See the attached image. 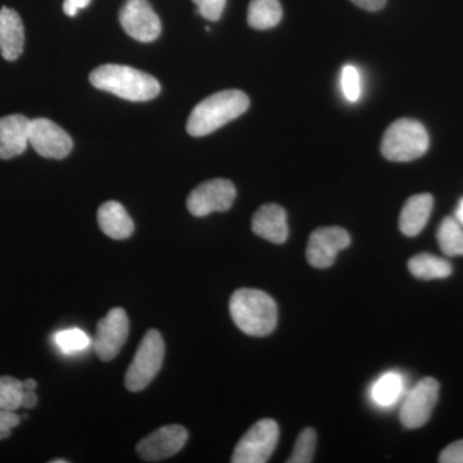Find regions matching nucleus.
<instances>
[{
  "label": "nucleus",
  "instance_id": "f257e3e1",
  "mask_svg": "<svg viewBox=\"0 0 463 463\" xmlns=\"http://www.w3.org/2000/svg\"><path fill=\"white\" fill-rule=\"evenodd\" d=\"M90 80L97 90L109 91L120 99L145 102L156 99L161 85L156 79L133 67L108 63L90 72Z\"/></svg>",
  "mask_w": 463,
  "mask_h": 463
},
{
  "label": "nucleus",
  "instance_id": "f03ea898",
  "mask_svg": "<svg viewBox=\"0 0 463 463\" xmlns=\"http://www.w3.org/2000/svg\"><path fill=\"white\" fill-rule=\"evenodd\" d=\"M249 106V97L243 91H218L194 106L188 118L187 132L192 137H205L240 118Z\"/></svg>",
  "mask_w": 463,
  "mask_h": 463
},
{
  "label": "nucleus",
  "instance_id": "7ed1b4c3",
  "mask_svg": "<svg viewBox=\"0 0 463 463\" xmlns=\"http://www.w3.org/2000/svg\"><path fill=\"white\" fill-rule=\"evenodd\" d=\"M230 312L234 325L250 336L272 334L279 321L276 301L260 289L242 288L234 292Z\"/></svg>",
  "mask_w": 463,
  "mask_h": 463
},
{
  "label": "nucleus",
  "instance_id": "20e7f679",
  "mask_svg": "<svg viewBox=\"0 0 463 463\" xmlns=\"http://www.w3.org/2000/svg\"><path fill=\"white\" fill-rule=\"evenodd\" d=\"M430 145L428 130L420 121L401 118L388 128L381 142V154L395 163H408L423 156Z\"/></svg>",
  "mask_w": 463,
  "mask_h": 463
},
{
  "label": "nucleus",
  "instance_id": "39448f33",
  "mask_svg": "<svg viewBox=\"0 0 463 463\" xmlns=\"http://www.w3.org/2000/svg\"><path fill=\"white\" fill-rule=\"evenodd\" d=\"M165 356V344L160 332L149 330L145 335L132 364L125 374V386L129 392H137L147 388L152 380L160 373Z\"/></svg>",
  "mask_w": 463,
  "mask_h": 463
},
{
  "label": "nucleus",
  "instance_id": "423d86ee",
  "mask_svg": "<svg viewBox=\"0 0 463 463\" xmlns=\"http://www.w3.org/2000/svg\"><path fill=\"white\" fill-rule=\"evenodd\" d=\"M279 428L274 420H260L243 435L231 461L233 463H265L269 461L277 444Z\"/></svg>",
  "mask_w": 463,
  "mask_h": 463
},
{
  "label": "nucleus",
  "instance_id": "0eeeda50",
  "mask_svg": "<svg viewBox=\"0 0 463 463\" xmlns=\"http://www.w3.org/2000/svg\"><path fill=\"white\" fill-rule=\"evenodd\" d=\"M236 187L228 179H210L191 192L187 207L197 218L212 213L228 212L236 200Z\"/></svg>",
  "mask_w": 463,
  "mask_h": 463
},
{
  "label": "nucleus",
  "instance_id": "6e6552de",
  "mask_svg": "<svg viewBox=\"0 0 463 463\" xmlns=\"http://www.w3.org/2000/svg\"><path fill=\"white\" fill-rule=\"evenodd\" d=\"M439 383L432 377H425L405 395L401 407V422L404 428H422L430 420L438 403Z\"/></svg>",
  "mask_w": 463,
  "mask_h": 463
},
{
  "label": "nucleus",
  "instance_id": "1a4fd4ad",
  "mask_svg": "<svg viewBox=\"0 0 463 463\" xmlns=\"http://www.w3.org/2000/svg\"><path fill=\"white\" fill-rule=\"evenodd\" d=\"M29 145L42 157L62 160L72 151V139L65 129L48 118L30 120Z\"/></svg>",
  "mask_w": 463,
  "mask_h": 463
},
{
  "label": "nucleus",
  "instance_id": "9d476101",
  "mask_svg": "<svg viewBox=\"0 0 463 463\" xmlns=\"http://www.w3.org/2000/svg\"><path fill=\"white\" fill-rule=\"evenodd\" d=\"M129 335V319L123 307L109 310L97 326L93 345L100 361L109 362L120 353Z\"/></svg>",
  "mask_w": 463,
  "mask_h": 463
},
{
  "label": "nucleus",
  "instance_id": "9b49d317",
  "mask_svg": "<svg viewBox=\"0 0 463 463\" xmlns=\"http://www.w3.org/2000/svg\"><path fill=\"white\" fill-rule=\"evenodd\" d=\"M350 242L352 239L344 228H318L307 241V263L318 269H326L335 263L340 251L349 248Z\"/></svg>",
  "mask_w": 463,
  "mask_h": 463
},
{
  "label": "nucleus",
  "instance_id": "f8f14e48",
  "mask_svg": "<svg viewBox=\"0 0 463 463\" xmlns=\"http://www.w3.org/2000/svg\"><path fill=\"white\" fill-rule=\"evenodd\" d=\"M120 24L137 42L151 43L161 33L160 18L148 0H128L120 11Z\"/></svg>",
  "mask_w": 463,
  "mask_h": 463
},
{
  "label": "nucleus",
  "instance_id": "ddd939ff",
  "mask_svg": "<svg viewBox=\"0 0 463 463\" xmlns=\"http://www.w3.org/2000/svg\"><path fill=\"white\" fill-rule=\"evenodd\" d=\"M187 440L188 432L183 426H163L139 441L137 453L146 462L163 461L176 455Z\"/></svg>",
  "mask_w": 463,
  "mask_h": 463
},
{
  "label": "nucleus",
  "instance_id": "4468645a",
  "mask_svg": "<svg viewBox=\"0 0 463 463\" xmlns=\"http://www.w3.org/2000/svg\"><path fill=\"white\" fill-rule=\"evenodd\" d=\"M29 128L26 116L14 114L0 118V158L9 160L26 151Z\"/></svg>",
  "mask_w": 463,
  "mask_h": 463
},
{
  "label": "nucleus",
  "instance_id": "2eb2a0df",
  "mask_svg": "<svg viewBox=\"0 0 463 463\" xmlns=\"http://www.w3.org/2000/svg\"><path fill=\"white\" fill-rule=\"evenodd\" d=\"M252 232L273 243L286 242L288 237V214L282 206L267 203L252 218Z\"/></svg>",
  "mask_w": 463,
  "mask_h": 463
},
{
  "label": "nucleus",
  "instance_id": "dca6fc26",
  "mask_svg": "<svg viewBox=\"0 0 463 463\" xmlns=\"http://www.w3.org/2000/svg\"><path fill=\"white\" fill-rule=\"evenodd\" d=\"M25 45V27L14 9H0V53L7 61H16Z\"/></svg>",
  "mask_w": 463,
  "mask_h": 463
},
{
  "label": "nucleus",
  "instance_id": "f3484780",
  "mask_svg": "<svg viewBox=\"0 0 463 463\" xmlns=\"http://www.w3.org/2000/svg\"><path fill=\"white\" fill-rule=\"evenodd\" d=\"M432 207L434 199L431 194H421L410 197L399 216V228L402 233L407 237L419 236L430 219Z\"/></svg>",
  "mask_w": 463,
  "mask_h": 463
},
{
  "label": "nucleus",
  "instance_id": "a211bd4d",
  "mask_svg": "<svg viewBox=\"0 0 463 463\" xmlns=\"http://www.w3.org/2000/svg\"><path fill=\"white\" fill-rule=\"evenodd\" d=\"M99 224L112 240H127L132 236L134 223L125 207L118 201H108L99 210Z\"/></svg>",
  "mask_w": 463,
  "mask_h": 463
},
{
  "label": "nucleus",
  "instance_id": "6ab92c4d",
  "mask_svg": "<svg viewBox=\"0 0 463 463\" xmlns=\"http://www.w3.org/2000/svg\"><path fill=\"white\" fill-rule=\"evenodd\" d=\"M408 269L416 279L423 281L447 279L452 274V265L446 259L421 252L408 261Z\"/></svg>",
  "mask_w": 463,
  "mask_h": 463
},
{
  "label": "nucleus",
  "instance_id": "aec40b11",
  "mask_svg": "<svg viewBox=\"0 0 463 463\" xmlns=\"http://www.w3.org/2000/svg\"><path fill=\"white\" fill-rule=\"evenodd\" d=\"M281 20L282 7L279 0H251L250 3L248 23L252 29H272Z\"/></svg>",
  "mask_w": 463,
  "mask_h": 463
},
{
  "label": "nucleus",
  "instance_id": "412c9836",
  "mask_svg": "<svg viewBox=\"0 0 463 463\" xmlns=\"http://www.w3.org/2000/svg\"><path fill=\"white\" fill-rule=\"evenodd\" d=\"M403 377L397 373L383 374L371 389L373 401L380 407H390L395 404L401 395L403 394Z\"/></svg>",
  "mask_w": 463,
  "mask_h": 463
},
{
  "label": "nucleus",
  "instance_id": "4be33fe9",
  "mask_svg": "<svg viewBox=\"0 0 463 463\" xmlns=\"http://www.w3.org/2000/svg\"><path fill=\"white\" fill-rule=\"evenodd\" d=\"M439 248L447 257H461L463 255L462 224L452 216H448L439 225L437 233Z\"/></svg>",
  "mask_w": 463,
  "mask_h": 463
},
{
  "label": "nucleus",
  "instance_id": "5701e85b",
  "mask_svg": "<svg viewBox=\"0 0 463 463\" xmlns=\"http://www.w3.org/2000/svg\"><path fill=\"white\" fill-rule=\"evenodd\" d=\"M23 381L11 376L0 377V410L16 412L23 408Z\"/></svg>",
  "mask_w": 463,
  "mask_h": 463
},
{
  "label": "nucleus",
  "instance_id": "b1692460",
  "mask_svg": "<svg viewBox=\"0 0 463 463\" xmlns=\"http://www.w3.org/2000/svg\"><path fill=\"white\" fill-rule=\"evenodd\" d=\"M54 341L63 354H75V353L83 352L91 344L90 336L79 328L58 332L54 336Z\"/></svg>",
  "mask_w": 463,
  "mask_h": 463
},
{
  "label": "nucleus",
  "instance_id": "393cba45",
  "mask_svg": "<svg viewBox=\"0 0 463 463\" xmlns=\"http://www.w3.org/2000/svg\"><path fill=\"white\" fill-rule=\"evenodd\" d=\"M317 446L315 429L307 428L298 434L288 463H309L313 461Z\"/></svg>",
  "mask_w": 463,
  "mask_h": 463
},
{
  "label": "nucleus",
  "instance_id": "a878e982",
  "mask_svg": "<svg viewBox=\"0 0 463 463\" xmlns=\"http://www.w3.org/2000/svg\"><path fill=\"white\" fill-rule=\"evenodd\" d=\"M341 90L349 102H356L361 99L362 80L358 69L353 65H345L341 70Z\"/></svg>",
  "mask_w": 463,
  "mask_h": 463
},
{
  "label": "nucleus",
  "instance_id": "bb28decb",
  "mask_svg": "<svg viewBox=\"0 0 463 463\" xmlns=\"http://www.w3.org/2000/svg\"><path fill=\"white\" fill-rule=\"evenodd\" d=\"M196 5V14L207 21H218L223 14L227 0H192Z\"/></svg>",
  "mask_w": 463,
  "mask_h": 463
},
{
  "label": "nucleus",
  "instance_id": "cd10ccee",
  "mask_svg": "<svg viewBox=\"0 0 463 463\" xmlns=\"http://www.w3.org/2000/svg\"><path fill=\"white\" fill-rule=\"evenodd\" d=\"M20 421V416L16 412L0 410V440L7 439L11 435L12 429L16 428Z\"/></svg>",
  "mask_w": 463,
  "mask_h": 463
},
{
  "label": "nucleus",
  "instance_id": "c85d7f7f",
  "mask_svg": "<svg viewBox=\"0 0 463 463\" xmlns=\"http://www.w3.org/2000/svg\"><path fill=\"white\" fill-rule=\"evenodd\" d=\"M441 463H463V439L449 444L439 456Z\"/></svg>",
  "mask_w": 463,
  "mask_h": 463
},
{
  "label": "nucleus",
  "instance_id": "c756f323",
  "mask_svg": "<svg viewBox=\"0 0 463 463\" xmlns=\"http://www.w3.org/2000/svg\"><path fill=\"white\" fill-rule=\"evenodd\" d=\"M91 0H65L63 3V12L70 17H75L79 9H83L90 5Z\"/></svg>",
  "mask_w": 463,
  "mask_h": 463
},
{
  "label": "nucleus",
  "instance_id": "7c9ffc66",
  "mask_svg": "<svg viewBox=\"0 0 463 463\" xmlns=\"http://www.w3.org/2000/svg\"><path fill=\"white\" fill-rule=\"evenodd\" d=\"M352 2L365 11L376 12L385 7L388 0H352Z\"/></svg>",
  "mask_w": 463,
  "mask_h": 463
},
{
  "label": "nucleus",
  "instance_id": "2f4dec72",
  "mask_svg": "<svg viewBox=\"0 0 463 463\" xmlns=\"http://www.w3.org/2000/svg\"><path fill=\"white\" fill-rule=\"evenodd\" d=\"M36 404H38V395L35 394V392L25 390L23 395V408L32 410Z\"/></svg>",
  "mask_w": 463,
  "mask_h": 463
},
{
  "label": "nucleus",
  "instance_id": "473e14b6",
  "mask_svg": "<svg viewBox=\"0 0 463 463\" xmlns=\"http://www.w3.org/2000/svg\"><path fill=\"white\" fill-rule=\"evenodd\" d=\"M24 390H29V392H35L36 388H38V383H36L35 380L27 379L23 381Z\"/></svg>",
  "mask_w": 463,
  "mask_h": 463
},
{
  "label": "nucleus",
  "instance_id": "72a5a7b5",
  "mask_svg": "<svg viewBox=\"0 0 463 463\" xmlns=\"http://www.w3.org/2000/svg\"><path fill=\"white\" fill-rule=\"evenodd\" d=\"M455 218L457 219V221L459 222V223H461L463 225V199H461V201H459L458 207H457V210H456Z\"/></svg>",
  "mask_w": 463,
  "mask_h": 463
},
{
  "label": "nucleus",
  "instance_id": "f704fd0d",
  "mask_svg": "<svg viewBox=\"0 0 463 463\" xmlns=\"http://www.w3.org/2000/svg\"><path fill=\"white\" fill-rule=\"evenodd\" d=\"M65 459H54V461H52V463H66Z\"/></svg>",
  "mask_w": 463,
  "mask_h": 463
}]
</instances>
